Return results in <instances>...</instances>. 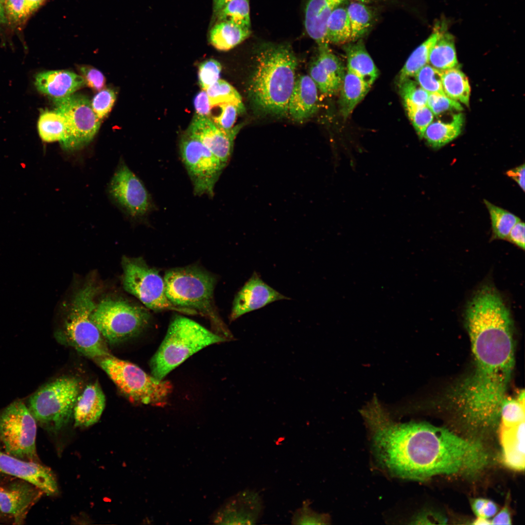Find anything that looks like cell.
Masks as SVG:
<instances>
[{
	"mask_svg": "<svg viewBox=\"0 0 525 525\" xmlns=\"http://www.w3.org/2000/svg\"><path fill=\"white\" fill-rule=\"evenodd\" d=\"M351 28V42L363 36L369 29L372 16L369 9L358 2L350 3L346 8Z\"/></svg>",
	"mask_w": 525,
	"mask_h": 525,
	"instance_id": "cell-36",
	"label": "cell"
},
{
	"mask_svg": "<svg viewBox=\"0 0 525 525\" xmlns=\"http://www.w3.org/2000/svg\"><path fill=\"white\" fill-rule=\"evenodd\" d=\"M8 22L4 12L3 4L0 1V26Z\"/></svg>",
	"mask_w": 525,
	"mask_h": 525,
	"instance_id": "cell-61",
	"label": "cell"
},
{
	"mask_svg": "<svg viewBox=\"0 0 525 525\" xmlns=\"http://www.w3.org/2000/svg\"><path fill=\"white\" fill-rule=\"evenodd\" d=\"M116 98L115 91L110 88L101 90L91 101V106L97 117L101 121L110 111Z\"/></svg>",
	"mask_w": 525,
	"mask_h": 525,
	"instance_id": "cell-48",
	"label": "cell"
},
{
	"mask_svg": "<svg viewBox=\"0 0 525 525\" xmlns=\"http://www.w3.org/2000/svg\"><path fill=\"white\" fill-rule=\"evenodd\" d=\"M370 86L360 77L347 70L340 88L339 106L344 118H347L365 97Z\"/></svg>",
	"mask_w": 525,
	"mask_h": 525,
	"instance_id": "cell-29",
	"label": "cell"
},
{
	"mask_svg": "<svg viewBox=\"0 0 525 525\" xmlns=\"http://www.w3.org/2000/svg\"><path fill=\"white\" fill-rule=\"evenodd\" d=\"M345 47L348 69L360 77L370 87L377 78L379 71L368 52L362 39Z\"/></svg>",
	"mask_w": 525,
	"mask_h": 525,
	"instance_id": "cell-25",
	"label": "cell"
},
{
	"mask_svg": "<svg viewBox=\"0 0 525 525\" xmlns=\"http://www.w3.org/2000/svg\"><path fill=\"white\" fill-rule=\"evenodd\" d=\"M326 39L328 43L351 42V28L346 8L337 7L332 12L327 22Z\"/></svg>",
	"mask_w": 525,
	"mask_h": 525,
	"instance_id": "cell-33",
	"label": "cell"
},
{
	"mask_svg": "<svg viewBox=\"0 0 525 525\" xmlns=\"http://www.w3.org/2000/svg\"><path fill=\"white\" fill-rule=\"evenodd\" d=\"M291 521L293 525H325L330 523V518L315 511L307 503L295 511Z\"/></svg>",
	"mask_w": 525,
	"mask_h": 525,
	"instance_id": "cell-47",
	"label": "cell"
},
{
	"mask_svg": "<svg viewBox=\"0 0 525 525\" xmlns=\"http://www.w3.org/2000/svg\"><path fill=\"white\" fill-rule=\"evenodd\" d=\"M231 0H212V16L218 13L228 1Z\"/></svg>",
	"mask_w": 525,
	"mask_h": 525,
	"instance_id": "cell-59",
	"label": "cell"
},
{
	"mask_svg": "<svg viewBox=\"0 0 525 525\" xmlns=\"http://www.w3.org/2000/svg\"><path fill=\"white\" fill-rule=\"evenodd\" d=\"M79 70L86 85L96 90H100L104 87L105 77L100 70L88 66H81Z\"/></svg>",
	"mask_w": 525,
	"mask_h": 525,
	"instance_id": "cell-50",
	"label": "cell"
},
{
	"mask_svg": "<svg viewBox=\"0 0 525 525\" xmlns=\"http://www.w3.org/2000/svg\"><path fill=\"white\" fill-rule=\"evenodd\" d=\"M91 318L106 342L113 344L139 335L149 325L151 316L146 307L107 298L96 304Z\"/></svg>",
	"mask_w": 525,
	"mask_h": 525,
	"instance_id": "cell-9",
	"label": "cell"
},
{
	"mask_svg": "<svg viewBox=\"0 0 525 525\" xmlns=\"http://www.w3.org/2000/svg\"><path fill=\"white\" fill-rule=\"evenodd\" d=\"M80 389L77 378H58L32 395L28 407L37 423L47 431L55 433L68 424L73 416Z\"/></svg>",
	"mask_w": 525,
	"mask_h": 525,
	"instance_id": "cell-8",
	"label": "cell"
},
{
	"mask_svg": "<svg viewBox=\"0 0 525 525\" xmlns=\"http://www.w3.org/2000/svg\"><path fill=\"white\" fill-rule=\"evenodd\" d=\"M98 292V287L89 281L75 293L67 310L62 328L56 334L59 340L80 353L95 359L110 355L105 340L91 318Z\"/></svg>",
	"mask_w": 525,
	"mask_h": 525,
	"instance_id": "cell-6",
	"label": "cell"
},
{
	"mask_svg": "<svg viewBox=\"0 0 525 525\" xmlns=\"http://www.w3.org/2000/svg\"><path fill=\"white\" fill-rule=\"evenodd\" d=\"M525 420V392L523 390L514 397L505 398L501 406L499 424L511 426Z\"/></svg>",
	"mask_w": 525,
	"mask_h": 525,
	"instance_id": "cell-37",
	"label": "cell"
},
{
	"mask_svg": "<svg viewBox=\"0 0 525 525\" xmlns=\"http://www.w3.org/2000/svg\"><path fill=\"white\" fill-rule=\"evenodd\" d=\"M179 148L194 194L212 197L215 184L226 166L187 130L180 137Z\"/></svg>",
	"mask_w": 525,
	"mask_h": 525,
	"instance_id": "cell-13",
	"label": "cell"
},
{
	"mask_svg": "<svg viewBox=\"0 0 525 525\" xmlns=\"http://www.w3.org/2000/svg\"><path fill=\"white\" fill-rule=\"evenodd\" d=\"M408 118L417 135L422 139L423 134L434 120V114L427 106H418L411 103L403 101Z\"/></svg>",
	"mask_w": 525,
	"mask_h": 525,
	"instance_id": "cell-42",
	"label": "cell"
},
{
	"mask_svg": "<svg viewBox=\"0 0 525 525\" xmlns=\"http://www.w3.org/2000/svg\"><path fill=\"white\" fill-rule=\"evenodd\" d=\"M229 502L227 507V522L229 524L253 525L262 516L263 502L254 490L242 491Z\"/></svg>",
	"mask_w": 525,
	"mask_h": 525,
	"instance_id": "cell-23",
	"label": "cell"
},
{
	"mask_svg": "<svg viewBox=\"0 0 525 525\" xmlns=\"http://www.w3.org/2000/svg\"><path fill=\"white\" fill-rule=\"evenodd\" d=\"M441 76V70L437 69L428 64L422 67L414 76L417 82L429 94L445 95L442 89Z\"/></svg>",
	"mask_w": 525,
	"mask_h": 525,
	"instance_id": "cell-41",
	"label": "cell"
},
{
	"mask_svg": "<svg viewBox=\"0 0 525 525\" xmlns=\"http://www.w3.org/2000/svg\"><path fill=\"white\" fill-rule=\"evenodd\" d=\"M415 522V524H433L432 522H434L435 524H436V522H438V524H444L445 522V519L442 517H439V516L436 515L434 513H421L417 516L413 520Z\"/></svg>",
	"mask_w": 525,
	"mask_h": 525,
	"instance_id": "cell-55",
	"label": "cell"
},
{
	"mask_svg": "<svg viewBox=\"0 0 525 525\" xmlns=\"http://www.w3.org/2000/svg\"><path fill=\"white\" fill-rule=\"evenodd\" d=\"M216 106L219 107L220 112L210 118L217 126L226 130H230L234 127L238 115L245 110L243 104L232 102L220 104Z\"/></svg>",
	"mask_w": 525,
	"mask_h": 525,
	"instance_id": "cell-43",
	"label": "cell"
},
{
	"mask_svg": "<svg viewBox=\"0 0 525 525\" xmlns=\"http://www.w3.org/2000/svg\"><path fill=\"white\" fill-rule=\"evenodd\" d=\"M525 421L508 426L499 424L503 462L507 467L517 471H524L525 468Z\"/></svg>",
	"mask_w": 525,
	"mask_h": 525,
	"instance_id": "cell-22",
	"label": "cell"
},
{
	"mask_svg": "<svg viewBox=\"0 0 525 525\" xmlns=\"http://www.w3.org/2000/svg\"><path fill=\"white\" fill-rule=\"evenodd\" d=\"M98 364L119 390L132 402L164 406L172 392L170 382L158 380L137 365L112 356L99 358Z\"/></svg>",
	"mask_w": 525,
	"mask_h": 525,
	"instance_id": "cell-7",
	"label": "cell"
},
{
	"mask_svg": "<svg viewBox=\"0 0 525 525\" xmlns=\"http://www.w3.org/2000/svg\"><path fill=\"white\" fill-rule=\"evenodd\" d=\"M318 46L316 60L329 74L342 83L345 74L342 62L332 52L328 43L318 44Z\"/></svg>",
	"mask_w": 525,
	"mask_h": 525,
	"instance_id": "cell-40",
	"label": "cell"
},
{
	"mask_svg": "<svg viewBox=\"0 0 525 525\" xmlns=\"http://www.w3.org/2000/svg\"><path fill=\"white\" fill-rule=\"evenodd\" d=\"M43 492L25 480L0 486V512L11 517L16 524H22L31 507Z\"/></svg>",
	"mask_w": 525,
	"mask_h": 525,
	"instance_id": "cell-18",
	"label": "cell"
},
{
	"mask_svg": "<svg viewBox=\"0 0 525 525\" xmlns=\"http://www.w3.org/2000/svg\"><path fill=\"white\" fill-rule=\"evenodd\" d=\"M464 122V116L461 113L453 115L448 122L433 121L426 128L422 138L432 148H440L460 134Z\"/></svg>",
	"mask_w": 525,
	"mask_h": 525,
	"instance_id": "cell-26",
	"label": "cell"
},
{
	"mask_svg": "<svg viewBox=\"0 0 525 525\" xmlns=\"http://www.w3.org/2000/svg\"><path fill=\"white\" fill-rule=\"evenodd\" d=\"M0 472L27 481L48 495L58 492L54 473L39 462L24 460L0 451Z\"/></svg>",
	"mask_w": 525,
	"mask_h": 525,
	"instance_id": "cell-17",
	"label": "cell"
},
{
	"mask_svg": "<svg viewBox=\"0 0 525 525\" xmlns=\"http://www.w3.org/2000/svg\"><path fill=\"white\" fill-rule=\"evenodd\" d=\"M228 342L197 322L181 315H174L166 334L149 365L151 375L163 380L189 357L209 345Z\"/></svg>",
	"mask_w": 525,
	"mask_h": 525,
	"instance_id": "cell-5",
	"label": "cell"
},
{
	"mask_svg": "<svg viewBox=\"0 0 525 525\" xmlns=\"http://www.w3.org/2000/svg\"><path fill=\"white\" fill-rule=\"evenodd\" d=\"M309 74L317 88L323 94L332 96L340 90L342 83L329 74L316 59L311 64Z\"/></svg>",
	"mask_w": 525,
	"mask_h": 525,
	"instance_id": "cell-39",
	"label": "cell"
},
{
	"mask_svg": "<svg viewBox=\"0 0 525 525\" xmlns=\"http://www.w3.org/2000/svg\"><path fill=\"white\" fill-rule=\"evenodd\" d=\"M447 23L443 20L437 22L430 35L412 52L402 69L399 83L414 76L429 61L431 50L441 35L447 31Z\"/></svg>",
	"mask_w": 525,
	"mask_h": 525,
	"instance_id": "cell-27",
	"label": "cell"
},
{
	"mask_svg": "<svg viewBox=\"0 0 525 525\" xmlns=\"http://www.w3.org/2000/svg\"><path fill=\"white\" fill-rule=\"evenodd\" d=\"M108 191L113 201L132 219H143L155 209L142 182L122 160L110 181Z\"/></svg>",
	"mask_w": 525,
	"mask_h": 525,
	"instance_id": "cell-14",
	"label": "cell"
},
{
	"mask_svg": "<svg viewBox=\"0 0 525 525\" xmlns=\"http://www.w3.org/2000/svg\"><path fill=\"white\" fill-rule=\"evenodd\" d=\"M525 223L520 221L510 231L506 240L521 249H525Z\"/></svg>",
	"mask_w": 525,
	"mask_h": 525,
	"instance_id": "cell-52",
	"label": "cell"
},
{
	"mask_svg": "<svg viewBox=\"0 0 525 525\" xmlns=\"http://www.w3.org/2000/svg\"><path fill=\"white\" fill-rule=\"evenodd\" d=\"M5 0H0V1L3 4Z\"/></svg>",
	"mask_w": 525,
	"mask_h": 525,
	"instance_id": "cell-62",
	"label": "cell"
},
{
	"mask_svg": "<svg viewBox=\"0 0 525 525\" xmlns=\"http://www.w3.org/2000/svg\"><path fill=\"white\" fill-rule=\"evenodd\" d=\"M122 265L124 290L139 299L148 309L157 312L174 311L188 315H198L193 310L174 305L169 300L164 279L158 270L148 265L142 258L123 256Z\"/></svg>",
	"mask_w": 525,
	"mask_h": 525,
	"instance_id": "cell-10",
	"label": "cell"
},
{
	"mask_svg": "<svg viewBox=\"0 0 525 525\" xmlns=\"http://www.w3.org/2000/svg\"><path fill=\"white\" fill-rule=\"evenodd\" d=\"M399 84L403 101L409 102L418 106L427 105L429 93L416 80L409 78Z\"/></svg>",
	"mask_w": 525,
	"mask_h": 525,
	"instance_id": "cell-44",
	"label": "cell"
},
{
	"mask_svg": "<svg viewBox=\"0 0 525 525\" xmlns=\"http://www.w3.org/2000/svg\"><path fill=\"white\" fill-rule=\"evenodd\" d=\"M491 525H511V518L508 507L505 505L490 520Z\"/></svg>",
	"mask_w": 525,
	"mask_h": 525,
	"instance_id": "cell-54",
	"label": "cell"
},
{
	"mask_svg": "<svg viewBox=\"0 0 525 525\" xmlns=\"http://www.w3.org/2000/svg\"><path fill=\"white\" fill-rule=\"evenodd\" d=\"M36 432L37 422L22 401L14 402L0 412V441L6 453L39 462Z\"/></svg>",
	"mask_w": 525,
	"mask_h": 525,
	"instance_id": "cell-11",
	"label": "cell"
},
{
	"mask_svg": "<svg viewBox=\"0 0 525 525\" xmlns=\"http://www.w3.org/2000/svg\"><path fill=\"white\" fill-rule=\"evenodd\" d=\"M249 80L250 102L266 114L288 115V103L296 79L298 60L288 44L265 43L257 50Z\"/></svg>",
	"mask_w": 525,
	"mask_h": 525,
	"instance_id": "cell-3",
	"label": "cell"
},
{
	"mask_svg": "<svg viewBox=\"0 0 525 525\" xmlns=\"http://www.w3.org/2000/svg\"><path fill=\"white\" fill-rule=\"evenodd\" d=\"M427 106L434 115L437 116L449 111L463 110L460 103L439 93L429 94Z\"/></svg>",
	"mask_w": 525,
	"mask_h": 525,
	"instance_id": "cell-46",
	"label": "cell"
},
{
	"mask_svg": "<svg viewBox=\"0 0 525 525\" xmlns=\"http://www.w3.org/2000/svg\"><path fill=\"white\" fill-rule=\"evenodd\" d=\"M163 279L166 296L174 305L195 311L208 320L214 333L228 341L234 340L215 304L217 280L213 274L192 265L170 269Z\"/></svg>",
	"mask_w": 525,
	"mask_h": 525,
	"instance_id": "cell-4",
	"label": "cell"
},
{
	"mask_svg": "<svg viewBox=\"0 0 525 525\" xmlns=\"http://www.w3.org/2000/svg\"><path fill=\"white\" fill-rule=\"evenodd\" d=\"M211 21V23L215 21H227L250 29L249 0H231L212 16Z\"/></svg>",
	"mask_w": 525,
	"mask_h": 525,
	"instance_id": "cell-34",
	"label": "cell"
},
{
	"mask_svg": "<svg viewBox=\"0 0 525 525\" xmlns=\"http://www.w3.org/2000/svg\"><path fill=\"white\" fill-rule=\"evenodd\" d=\"M360 412L369 432L374 456L390 474L424 481L442 464L446 447L437 426L396 422L376 396Z\"/></svg>",
	"mask_w": 525,
	"mask_h": 525,
	"instance_id": "cell-2",
	"label": "cell"
},
{
	"mask_svg": "<svg viewBox=\"0 0 525 525\" xmlns=\"http://www.w3.org/2000/svg\"><path fill=\"white\" fill-rule=\"evenodd\" d=\"M45 0H25V13L27 18L35 12Z\"/></svg>",
	"mask_w": 525,
	"mask_h": 525,
	"instance_id": "cell-57",
	"label": "cell"
},
{
	"mask_svg": "<svg viewBox=\"0 0 525 525\" xmlns=\"http://www.w3.org/2000/svg\"><path fill=\"white\" fill-rule=\"evenodd\" d=\"M250 33V29L234 23L224 21H215L211 23L209 33V40L216 49L228 51L242 42Z\"/></svg>",
	"mask_w": 525,
	"mask_h": 525,
	"instance_id": "cell-28",
	"label": "cell"
},
{
	"mask_svg": "<svg viewBox=\"0 0 525 525\" xmlns=\"http://www.w3.org/2000/svg\"><path fill=\"white\" fill-rule=\"evenodd\" d=\"M525 164L523 163L506 172V175L514 180L523 191H525Z\"/></svg>",
	"mask_w": 525,
	"mask_h": 525,
	"instance_id": "cell-53",
	"label": "cell"
},
{
	"mask_svg": "<svg viewBox=\"0 0 525 525\" xmlns=\"http://www.w3.org/2000/svg\"><path fill=\"white\" fill-rule=\"evenodd\" d=\"M487 499L477 498L473 499L471 502V507L474 514L480 517L482 507Z\"/></svg>",
	"mask_w": 525,
	"mask_h": 525,
	"instance_id": "cell-58",
	"label": "cell"
},
{
	"mask_svg": "<svg viewBox=\"0 0 525 525\" xmlns=\"http://www.w3.org/2000/svg\"><path fill=\"white\" fill-rule=\"evenodd\" d=\"M3 6L7 21L19 24L27 18L25 0H5Z\"/></svg>",
	"mask_w": 525,
	"mask_h": 525,
	"instance_id": "cell-49",
	"label": "cell"
},
{
	"mask_svg": "<svg viewBox=\"0 0 525 525\" xmlns=\"http://www.w3.org/2000/svg\"><path fill=\"white\" fill-rule=\"evenodd\" d=\"M194 106L195 114L210 117L212 107L210 105L208 96L205 90L198 93L194 99Z\"/></svg>",
	"mask_w": 525,
	"mask_h": 525,
	"instance_id": "cell-51",
	"label": "cell"
},
{
	"mask_svg": "<svg viewBox=\"0 0 525 525\" xmlns=\"http://www.w3.org/2000/svg\"><path fill=\"white\" fill-rule=\"evenodd\" d=\"M345 0H307L305 10V28L309 36L317 45L328 43L326 39L328 19L334 9Z\"/></svg>",
	"mask_w": 525,
	"mask_h": 525,
	"instance_id": "cell-24",
	"label": "cell"
},
{
	"mask_svg": "<svg viewBox=\"0 0 525 525\" xmlns=\"http://www.w3.org/2000/svg\"><path fill=\"white\" fill-rule=\"evenodd\" d=\"M472 524L475 525H491L490 520L484 518L477 517L472 522Z\"/></svg>",
	"mask_w": 525,
	"mask_h": 525,
	"instance_id": "cell-60",
	"label": "cell"
},
{
	"mask_svg": "<svg viewBox=\"0 0 525 525\" xmlns=\"http://www.w3.org/2000/svg\"><path fill=\"white\" fill-rule=\"evenodd\" d=\"M212 107L228 102L243 104L238 91L227 81L219 79L206 90Z\"/></svg>",
	"mask_w": 525,
	"mask_h": 525,
	"instance_id": "cell-38",
	"label": "cell"
},
{
	"mask_svg": "<svg viewBox=\"0 0 525 525\" xmlns=\"http://www.w3.org/2000/svg\"><path fill=\"white\" fill-rule=\"evenodd\" d=\"M317 89L309 75L296 78L288 103V114L293 119L303 122L316 112L319 107Z\"/></svg>",
	"mask_w": 525,
	"mask_h": 525,
	"instance_id": "cell-20",
	"label": "cell"
},
{
	"mask_svg": "<svg viewBox=\"0 0 525 525\" xmlns=\"http://www.w3.org/2000/svg\"><path fill=\"white\" fill-rule=\"evenodd\" d=\"M105 405V397L98 382L88 385L79 394L73 409L74 424L88 427L100 419Z\"/></svg>",
	"mask_w": 525,
	"mask_h": 525,
	"instance_id": "cell-21",
	"label": "cell"
},
{
	"mask_svg": "<svg viewBox=\"0 0 525 525\" xmlns=\"http://www.w3.org/2000/svg\"><path fill=\"white\" fill-rule=\"evenodd\" d=\"M37 130L39 136L43 141L60 142L65 135L64 119L55 109L43 111L40 114L37 122Z\"/></svg>",
	"mask_w": 525,
	"mask_h": 525,
	"instance_id": "cell-32",
	"label": "cell"
},
{
	"mask_svg": "<svg viewBox=\"0 0 525 525\" xmlns=\"http://www.w3.org/2000/svg\"><path fill=\"white\" fill-rule=\"evenodd\" d=\"M242 126L240 124L230 130L224 129L210 117L195 114L187 130L227 166L231 157L235 138Z\"/></svg>",
	"mask_w": 525,
	"mask_h": 525,
	"instance_id": "cell-15",
	"label": "cell"
},
{
	"mask_svg": "<svg viewBox=\"0 0 525 525\" xmlns=\"http://www.w3.org/2000/svg\"><path fill=\"white\" fill-rule=\"evenodd\" d=\"M55 110L64 118L65 135L60 142L67 151L82 149L93 139L101 121L93 111L91 101L85 95L73 93L64 98L52 99Z\"/></svg>",
	"mask_w": 525,
	"mask_h": 525,
	"instance_id": "cell-12",
	"label": "cell"
},
{
	"mask_svg": "<svg viewBox=\"0 0 525 525\" xmlns=\"http://www.w3.org/2000/svg\"><path fill=\"white\" fill-rule=\"evenodd\" d=\"M428 63L439 70H445L458 67L453 35L444 32L432 47Z\"/></svg>",
	"mask_w": 525,
	"mask_h": 525,
	"instance_id": "cell-31",
	"label": "cell"
},
{
	"mask_svg": "<svg viewBox=\"0 0 525 525\" xmlns=\"http://www.w3.org/2000/svg\"><path fill=\"white\" fill-rule=\"evenodd\" d=\"M498 511V507L493 501L487 499L481 512L480 517L489 519L493 517Z\"/></svg>",
	"mask_w": 525,
	"mask_h": 525,
	"instance_id": "cell-56",
	"label": "cell"
},
{
	"mask_svg": "<svg viewBox=\"0 0 525 525\" xmlns=\"http://www.w3.org/2000/svg\"><path fill=\"white\" fill-rule=\"evenodd\" d=\"M474 367L453 389L452 404L472 431L486 432L499 423L502 402L514 366L513 321L496 288L481 286L464 313Z\"/></svg>",
	"mask_w": 525,
	"mask_h": 525,
	"instance_id": "cell-1",
	"label": "cell"
},
{
	"mask_svg": "<svg viewBox=\"0 0 525 525\" xmlns=\"http://www.w3.org/2000/svg\"><path fill=\"white\" fill-rule=\"evenodd\" d=\"M290 299L268 285L254 272L236 294L229 320L232 322L243 315L276 301Z\"/></svg>",
	"mask_w": 525,
	"mask_h": 525,
	"instance_id": "cell-16",
	"label": "cell"
},
{
	"mask_svg": "<svg viewBox=\"0 0 525 525\" xmlns=\"http://www.w3.org/2000/svg\"><path fill=\"white\" fill-rule=\"evenodd\" d=\"M85 85L82 75L66 70L42 71L35 78L36 89L52 99L68 97Z\"/></svg>",
	"mask_w": 525,
	"mask_h": 525,
	"instance_id": "cell-19",
	"label": "cell"
},
{
	"mask_svg": "<svg viewBox=\"0 0 525 525\" xmlns=\"http://www.w3.org/2000/svg\"><path fill=\"white\" fill-rule=\"evenodd\" d=\"M441 83L443 92L447 97L469 105L471 88L469 80L458 67L442 70Z\"/></svg>",
	"mask_w": 525,
	"mask_h": 525,
	"instance_id": "cell-30",
	"label": "cell"
},
{
	"mask_svg": "<svg viewBox=\"0 0 525 525\" xmlns=\"http://www.w3.org/2000/svg\"><path fill=\"white\" fill-rule=\"evenodd\" d=\"M484 203L487 207L491 224L492 237L506 240L513 226L521 219L509 211L497 206L486 199Z\"/></svg>",
	"mask_w": 525,
	"mask_h": 525,
	"instance_id": "cell-35",
	"label": "cell"
},
{
	"mask_svg": "<svg viewBox=\"0 0 525 525\" xmlns=\"http://www.w3.org/2000/svg\"><path fill=\"white\" fill-rule=\"evenodd\" d=\"M221 65L217 60L209 59L201 63L198 68L199 84L206 90L219 79Z\"/></svg>",
	"mask_w": 525,
	"mask_h": 525,
	"instance_id": "cell-45",
	"label": "cell"
}]
</instances>
